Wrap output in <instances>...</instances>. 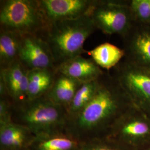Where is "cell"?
<instances>
[{
  "mask_svg": "<svg viewBox=\"0 0 150 150\" xmlns=\"http://www.w3.org/2000/svg\"><path fill=\"white\" fill-rule=\"evenodd\" d=\"M56 70L36 69L28 74V100L45 96L54 83Z\"/></svg>",
  "mask_w": 150,
  "mask_h": 150,
  "instance_id": "cell-15",
  "label": "cell"
},
{
  "mask_svg": "<svg viewBox=\"0 0 150 150\" xmlns=\"http://www.w3.org/2000/svg\"><path fill=\"white\" fill-rule=\"evenodd\" d=\"M56 71L83 83L97 80L105 73L91 58L87 59L82 55L59 65Z\"/></svg>",
  "mask_w": 150,
  "mask_h": 150,
  "instance_id": "cell-12",
  "label": "cell"
},
{
  "mask_svg": "<svg viewBox=\"0 0 150 150\" xmlns=\"http://www.w3.org/2000/svg\"><path fill=\"white\" fill-rule=\"evenodd\" d=\"M30 150V149H26V150Z\"/></svg>",
  "mask_w": 150,
  "mask_h": 150,
  "instance_id": "cell-25",
  "label": "cell"
},
{
  "mask_svg": "<svg viewBox=\"0 0 150 150\" xmlns=\"http://www.w3.org/2000/svg\"><path fill=\"white\" fill-rule=\"evenodd\" d=\"M96 29L88 13L76 19L52 23L40 37L47 44L57 69L87 52L84 43Z\"/></svg>",
  "mask_w": 150,
  "mask_h": 150,
  "instance_id": "cell-2",
  "label": "cell"
},
{
  "mask_svg": "<svg viewBox=\"0 0 150 150\" xmlns=\"http://www.w3.org/2000/svg\"><path fill=\"white\" fill-rule=\"evenodd\" d=\"M82 84L80 81L56 71L54 83L45 96L67 110L76 92Z\"/></svg>",
  "mask_w": 150,
  "mask_h": 150,
  "instance_id": "cell-14",
  "label": "cell"
},
{
  "mask_svg": "<svg viewBox=\"0 0 150 150\" xmlns=\"http://www.w3.org/2000/svg\"><path fill=\"white\" fill-rule=\"evenodd\" d=\"M79 150H129L114 139L102 137L81 144Z\"/></svg>",
  "mask_w": 150,
  "mask_h": 150,
  "instance_id": "cell-21",
  "label": "cell"
},
{
  "mask_svg": "<svg viewBox=\"0 0 150 150\" xmlns=\"http://www.w3.org/2000/svg\"><path fill=\"white\" fill-rule=\"evenodd\" d=\"M67 109L44 96L13 105L12 122L28 129L36 137L66 132Z\"/></svg>",
  "mask_w": 150,
  "mask_h": 150,
  "instance_id": "cell-3",
  "label": "cell"
},
{
  "mask_svg": "<svg viewBox=\"0 0 150 150\" xmlns=\"http://www.w3.org/2000/svg\"><path fill=\"white\" fill-rule=\"evenodd\" d=\"M28 71L19 59L9 67L0 69V74L4 77L13 106L21 105L28 100Z\"/></svg>",
  "mask_w": 150,
  "mask_h": 150,
  "instance_id": "cell-11",
  "label": "cell"
},
{
  "mask_svg": "<svg viewBox=\"0 0 150 150\" xmlns=\"http://www.w3.org/2000/svg\"><path fill=\"white\" fill-rule=\"evenodd\" d=\"M133 105L112 74L102 75L95 96L75 116L69 118L66 132L80 143L107 137L114 125Z\"/></svg>",
  "mask_w": 150,
  "mask_h": 150,
  "instance_id": "cell-1",
  "label": "cell"
},
{
  "mask_svg": "<svg viewBox=\"0 0 150 150\" xmlns=\"http://www.w3.org/2000/svg\"><path fill=\"white\" fill-rule=\"evenodd\" d=\"M113 77L129 97L135 107L150 118V70L122 59L114 69Z\"/></svg>",
  "mask_w": 150,
  "mask_h": 150,
  "instance_id": "cell-5",
  "label": "cell"
},
{
  "mask_svg": "<svg viewBox=\"0 0 150 150\" xmlns=\"http://www.w3.org/2000/svg\"><path fill=\"white\" fill-rule=\"evenodd\" d=\"M137 150H150V144Z\"/></svg>",
  "mask_w": 150,
  "mask_h": 150,
  "instance_id": "cell-24",
  "label": "cell"
},
{
  "mask_svg": "<svg viewBox=\"0 0 150 150\" xmlns=\"http://www.w3.org/2000/svg\"><path fill=\"white\" fill-rule=\"evenodd\" d=\"M129 150L150 144V118L133 105L114 125L107 136Z\"/></svg>",
  "mask_w": 150,
  "mask_h": 150,
  "instance_id": "cell-6",
  "label": "cell"
},
{
  "mask_svg": "<svg viewBox=\"0 0 150 150\" xmlns=\"http://www.w3.org/2000/svg\"><path fill=\"white\" fill-rule=\"evenodd\" d=\"M21 35L0 30V69H6L18 60Z\"/></svg>",
  "mask_w": 150,
  "mask_h": 150,
  "instance_id": "cell-18",
  "label": "cell"
},
{
  "mask_svg": "<svg viewBox=\"0 0 150 150\" xmlns=\"http://www.w3.org/2000/svg\"><path fill=\"white\" fill-rule=\"evenodd\" d=\"M90 15L96 29L105 34L117 35L122 38L134 23L126 1L96 0Z\"/></svg>",
  "mask_w": 150,
  "mask_h": 150,
  "instance_id": "cell-7",
  "label": "cell"
},
{
  "mask_svg": "<svg viewBox=\"0 0 150 150\" xmlns=\"http://www.w3.org/2000/svg\"><path fill=\"white\" fill-rule=\"evenodd\" d=\"M18 59L29 70L36 69L56 70L47 44L38 35L21 36Z\"/></svg>",
  "mask_w": 150,
  "mask_h": 150,
  "instance_id": "cell-10",
  "label": "cell"
},
{
  "mask_svg": "<svg viewBox=\"0 0 150 150\" xmlns=\"http://www.w3.org/2000/svg\"><path fill=\"white\" fill-rule=\"evenodd\" d=\"M0 2L1 29L21 36H40L50 25L38 0H3Z\"/></svg>",
  "mask_w": 150,
  "mask_h": 150,
  "instance_id": "cell-4",
  "label": "cell"
},
{
  "mask_svg": "<svg viewBox=\"0 0 150 150\" xmlns=\"http://www.w3.org/2000/svg\"><path fill=\"white\" fill-rule=\"evenodd\" d=\"M134 19V23L150 25V0L126 1Z\"/></svg>",
  "mask_w": 150,
  "mask_h": 150,
  "instance_id": "cell-20",
  "label": "cell"
},
{
  "mask_svg": "<svg viewBox=\"0 0 150 150\" xmlns=\"http://www.w3.org/2000/svg\"><path fill=\"white\" fill-rule=\"evenodd\" d=\"M36 136L21 125L12 122L0 126V150H23L30 148Z\"/></svg>",
  "mask_w": 150,
  "mask_h": 150,
  "instance_id": "cell-13",
  "label": "cell"
},
{
  "mask_svg": "<svg viewBox=\"0 0 150 150\" xmlns=\"http://www.w3.org/2000/svg\"><path fill=\"white\" fill-rule=\"evenodd\" d=\"M3 97H8L10 98L5 82L2 75L0 74V98Z\"/></svg>",
  "mask_w": 150,
  "mask_h": 150,
  "instance_id": "cell-23",
  "label": "cell"
},
{
  "mask_svg": "<svg viewBox=\"0 0 150 150\" xmlns=\"http://www.w3.org/2000/svg\"><path fill=\"white\" fill-rule=\"evenodd\" d=\"M122 40L124 59L150 70V25L134 23Z\"/></svg>",
  "mask_w": 150,
  "mask_h": 150,
  "instance_id": "cell-8",
  "label": "cell"
},
{
  "mask_svg": "<svg viewBox=\"0 0 150 150\" xmlns=\"http://www.w3.org/2000/svg\"><path fill=\"white\" fill-rule=\"evenodd\" d=\"M50 24L90 13L96 0H38Z\"/></svg>",
  "mask_w": 150,
  "mask_h": 150,
  "instance_id": "cell-9",
  "label": "cell"
},
{
  "mask_svg": "<svg viewBox=\"0 0 150 150\" xmlns=\"http://www.w3.org/2000/svg\"><path fill=\"white\" fill-rule=\"evenodd\" d=\"M88 54L99 67L108 72L114 69L125 56L123 49L109 42L99 45L89 51Z\"/></svg>",
  "mask_w": 150,
  "mask_h": 150,
  "instance_id": "cell-17",
  "label": "cell"
},
{
  "mask_svg": "<svg viewBox=\"0 0 150 150\" xmlns=\"http://www.w3.org/2000/svg\"><path fill=\"white\" fill-rule=\"evenodd\" d=\"M101 77L96 80L83 83L79 88L67 110L69 118L77 115L93 99L99 88Z\"/></svg>",
  "mask_w": 150,
  "mask_h": 150,
  "instance_id": "cell-19",
  "label": "cell"
},
{
  "mask_svg": "<svg viewBox=\"0 0 150 150\" xmlns=\"http://www.w3.org/2000/svg\"><path fill=\"white\" fill-rule=\"evenodd\" d=\"M13 103L8 97L0 98V126L12 122Z\"/></svg>",
  "mask_w": 150,
  "mask_h": 150,
  "instance_id": "cell-22",
  "label": "cell"
},
{
  "mask_svg": "<svg viewBox=\"0 0 150 150\" xmlns=\"http://www.w3.org/2000/svg\"><path fill=\"white\" fill-rule=\"evenodd\" d=\"M81 143L67 132L35 137L30 150H79Z\"/></svg>",
  "mask_w": 150,
  "mask_h": 150,
  "instance_id": "cell-16",
  "label": "cell"
}]
</instances>
